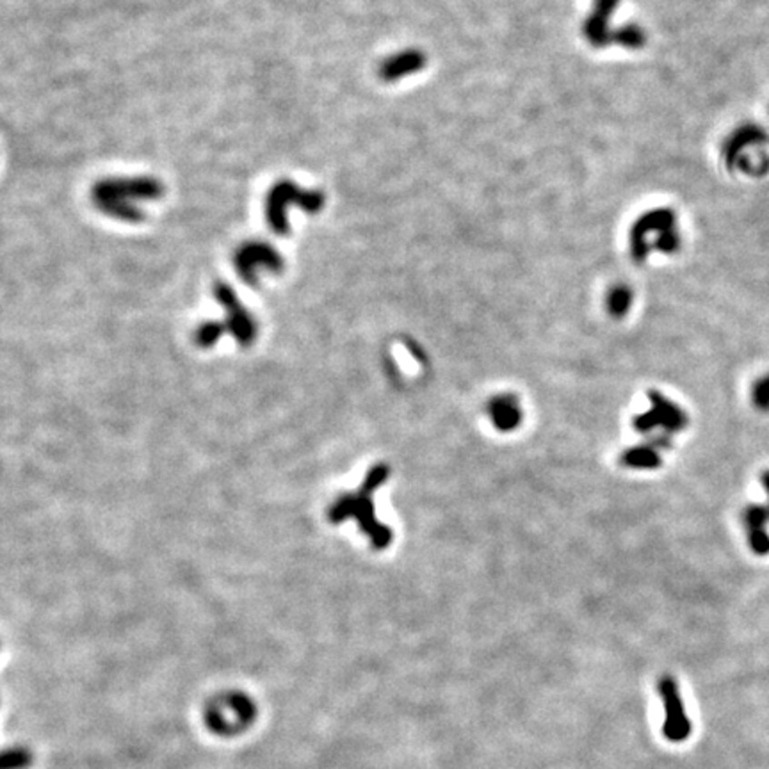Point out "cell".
I'll use <instances>...</instances> for the list:
<instances>
[{
    "label": "cell",
    "mask_w": 769,
    "mask_h": 769,
    "mask_svg": "<svg viewBox=\"0 0 769 769\" xmlns=\"http://www.w3.org/2000/svg\"><path fill=\"white\" fill-rule=\"evenodd\" d=\"M618 0H597L590 18L584 22L583 35L594 46H605L613 42V31L609 29L611 15L614 13Z\"/></svg>",
    "instance_id": "cell-9"
},
{
    "label": "cell",
    "mask_w": 769,
    "mask_h": 769,
    "mask_svg": "<svg viewBox=\"0 0 769 769\" xmlns=\"http://www.w3.org/2000/svg\"><path fill=\"white\" fill-rule=\"evenodd\" d=\"M622 464L631 469L654 470L661 467L663 458L657 449L646 444V445H638L625 451L622 456Z\"/></svg>",
    "instance_id": "cell-13"
},
{
    "label": "cell",
    "mask_w": 769,
    "mask_h": 769,
    "mask_svg": "<svg viewBox=\"0 0 769 769\" xmlns=\"http://www.w3.org/2000/svg\"><path fill=\"white\" fill-rule=\"evenodd\" d=\"M746 534H748V545L754 554H769V533L766 527L746 531Z\"/></svg>",
    "instance_id": "cell-20"
},
{
    "label": "cell",
    "mask_w": 769,
    "mask_h": 769,
    "mask_svg": "<svg viewBox=\"0 0 769 769\" xmlns=\"http://www.w3.org/2000/svg\"><path fill=\"white\" fill-rule=\"evenodd\" d=\"M683 237L677 228L675 211L661 207L641 214L629 234V250L634 262H644L652 250L674 255L681 250Z\"/></svg>",
    "instance_id": "cell-2"
},
{
    "label": "cell",
    "mask_w": 769,
    "mask_h": 769,
    "mask_svg": "<svg viewBox=\"0 0 769 769\" xmlns=\"http://www.w3.org/2000/svg\"><path fill=\"white\" fill-rule=\"evenodd\" d=\"M611 43H616V45H622L625 48L634 50V48H641L646 43V35L640 25L631 24V25H624V27L613 31V42Z\"/></svg>",
    "instance_id": "cell-16"
},
{
    "label": "cell",
    "mask_w": 769,
    "mask_h": 769,
    "mask_svg": "<svg viewBox=\"0 0 769 769\" xmlns=\"http://www.w3.org/2000/svg\"><path fill=\"white\" fill-rule=\"evenodd\" d=\"M163 195L165 185L152 176L104 178L91 191L93 204L100 213L125 223L143 221L145 213L137 204L159 200Z\"/></svg>",
    "instance_id": "cell-1"
},
{
    "label": "cell",
    "mask_w": 769,
    "mask_h": 769,
    "mask_svg": "<svg viewBox=\"0 0 769 769\" xmlns=\"http://www.w3.org/2000/svg\"><path fill=\"white\" fill-rule=\"evenodd\" d=\"M33 752L24 746H15L0 752V769H27L33 766Z\"/></svg>",
    "instance_id": "cell-15"
},
{
    "label": "cell",
    "mask_w": 769,
    "mask_h": 769,
    "mask_svg": "<svg viewBox=\"0 0 769 769\" xmlns=\"http://www.w3.org/2000/svg\"><path fill=\"white\" fill-rule=\"evenodd\" d=\"M659 693L663 696L664 711H666L663 732H664L666 739H670L674 743H683L691 734V722L685 714V707H684L683 698H681L675 679L674 677H663L659 681Z\"/></svg>",
    "instance_id": "cell-7"
},
{
    "label": "cell",
    "mask_w": 769,
    "mask_h": 769,
    "mask_svg": "<svg viewBox=\"0 0 769 769\" xmlns=\"http://www.w3.org/2000/svg\"><path fill=\"white\" fill-rule=\"evenodd\" d=\"M761 483H763V486H764V490H766L769 497V470H764V474L761 475Z\"/></svg>",
    "instance_id": "cell-22"
},
{
    "label": "cell",
    "mask_w": 769,
    "mask_h": 769,
    "mask_svg": "<svg viewBox=\"0 0 769 769\" xmlns=\"http://www.w3.org/2000/svg\"><path fill=\"white\" fill-rule=\"evenodd\" d=\"M752 403L757 410L769 412V375L761 376L752 386Z\"/></svg>",
    "instance_id": "cell-19"
},
{
    "label": "cell",
    "mask_w": 769,
    "mask_h": 769,
    "mask_svg": "<svg viewBox=\"0 0 769 769\" xmlns=\"http://www.w3.org/2000/svg\"><path fill=\"white\" fill-rule=\"evenodd\" d=\"M743 522L746 531L763 529L769 524V508L763 504H752L743 512Z\"/></svg>",
    "instance_id": "cell-18"
},
{
    "label": "cell",
    "mask_w": 769,
    "mask_h": 769,
    "mask_svg": "<svg viewBox=\"0 0 769 769\" xmlns=\"http://www.w3.org/2000/svg\"><path fill=\"white\" fill-rule=\"evenodd\" d=\"M650 397V404H652V412L659 423V427H663L666 433H679L687 426V414L684 412L681 406H677L674 401H670L668 397H664L661 392L652 390L648 394Z\"/></svg>",
    "instance_id": "cell-11"
},
{
    "label": "cell",
    "mask_w": 769,
    "mask_h": 769,
    "mask_svg": "<svg viewBox=\"0 0 769 769\" xmlns=\"http://www.w3.org/2000/svg\"><path fill=\"white\" fill-rule=\"evenodd\" d=\"M426 66V57L419 50H404L384 59L380 66V77L386 83L399 81L406 75L417 74Z\"/></svg>",
    "instance_id": "cell-10"
},
{
    "label": "cell",
    "mask_w": 769,
    "mask_h": 769,
    "mask_svg": "<svg viewBox=\"0 0 769 769\" xmlns=\"http://www.w3.org/2000/svg\"><path fill=\"white\" fill-rule=\"evenodd\" d=\"M634 427H636V431H638V433L648 434V433H652V431H655V429L659 427V423H657V419H655L654 412H652V410H648V412L641 414V415H638V417L634 419Z\"/></svg>",
    "instance_id": "cell-21"
},
{
    "label": "cell",
    "mask_w": 769,
    "mask_h": 769,
    "mask_svg": "<svg viewBox=\"0 0 769 769\" xmlns=\"http://www.w3.org/2000/svg\"><path fill=\"white\" fill-rule=\"evenodd\" d=\"M768 141V134L761 125L755 124H743L734 128L722 145V157L730 170H737L744 163V155L750 148L764 145Z\"/></svg>",
    "instance_id": "cell-8"
},
{
    "label": "cell",
    "mask_w": 769,
    "mask_h": 769,
    "mask_svg": "<svg viewBox=\"0 0 769 769\" xmlns=\"http://www.w3.org/2000/svg\"><path fill=\"white\" fill-rule=\"evenodd\" d=\"M214 296L226 312V319L223 323L225 330L241 345H252V342L255 341L258 335V325L254 315L246 310V306L239 301L234 289L219 282L214 285Z\"/></svg>",
    "instance_id": "cell-6"
},
{
    "label": "cell",
    "mask_w": 769,
    "mask_h": 769,
    "mask_svg": "<svg viewBox=\"0 0 769 769\" xmlns=\"http://www.w3.org/2000/svg\"><path fill=\"white\" fill-rule=\"evenodd\" d=\"M237 275L250 287H256L260 273L278 275L284 269V258L265 241H250L243 245L234 258Z\"/></svg>",
    "instance_id": "cell-5"
},
{
    "label": "cell",
    "mask_w": 769,
    "mask_h": 769,
    "mask_svg": "<svg viewBox=\"0 0 769 769\" xmlns=\"http://www.w3.org/2000/svg\"><path fill=\"white\" fill-rule=\"evenodd\" d=\"M204 718L214 734L235 735L255 722L256 704L248 694L232 691L211 700Z\"/></svg>",
    "instance_id": "cell-4"
},
{
    "label": "cell",
    "mask_w": 769,
    "mask_h": 769,
    "mask_svg": "<svg viewBox=\"0 0 769 769\" xmlns=\"http://www.w3.org/2000/svg\"><path fill=\"white\" fill-rule=\"evenodd\" d=\"M298 205L306 213H319L325 205V195L321 191L301 189L291 180H282L273 185L265 200V219L271 230L278 235L289 234V207Z\"/></svg>",
    "instance_id": "cell-3"
},
{
    "label": "cell",
    "mask_w": 769,
    "mask_h": 769,
    "mask_svg": "<svg viewBox=\"0 0 769 769\" xmlns=\"http://www.w3.org/2000/svg\"><path fill=\"white\" fill-rule=\"evenodd\" d=\"M488 412H490V417H492L495 427L503 429V431L514 429L522 419V412L518 408V403H516L514 397H510V395L495 397L490 403Z\"/></svg>",
    "instance_id": "cell-12"
},
{
    "label": "cell",
    "mask_w": 769,
    "mask_h": 769,
    "mask_svg": "<svg viewBox=\"0 0 769 769\" xmlns=\"http://www.w3.org/2000/svg\"><path fill=\"white\" fill-rule=\"evenodd\" d=\"M633 291H631V287H627V285H624V284H620V285H614L611 291H609V295H607V310H609V314L614 317V319H622V317H625L627 315V312L631 310V306H633Z\"/></svg>",
    "instance_id": "cell-14"
},
{
    "label": "cell",
    "mask_w": 769,
    "mask_h": 769,
    "mask_svg": "<svg viewBox=\"0 0 769 769\" xmlns=\"http://www.w3.org/2000/svg\"><path fill=\"white\" fill-rule=\"evenodd\" d=\"M225 332L226 330L223 323H204L195 334V342L200 347H213L214 344L223 337Z\"/></svg>",
    "instance_id": "cell-17"
}]
</instances>
